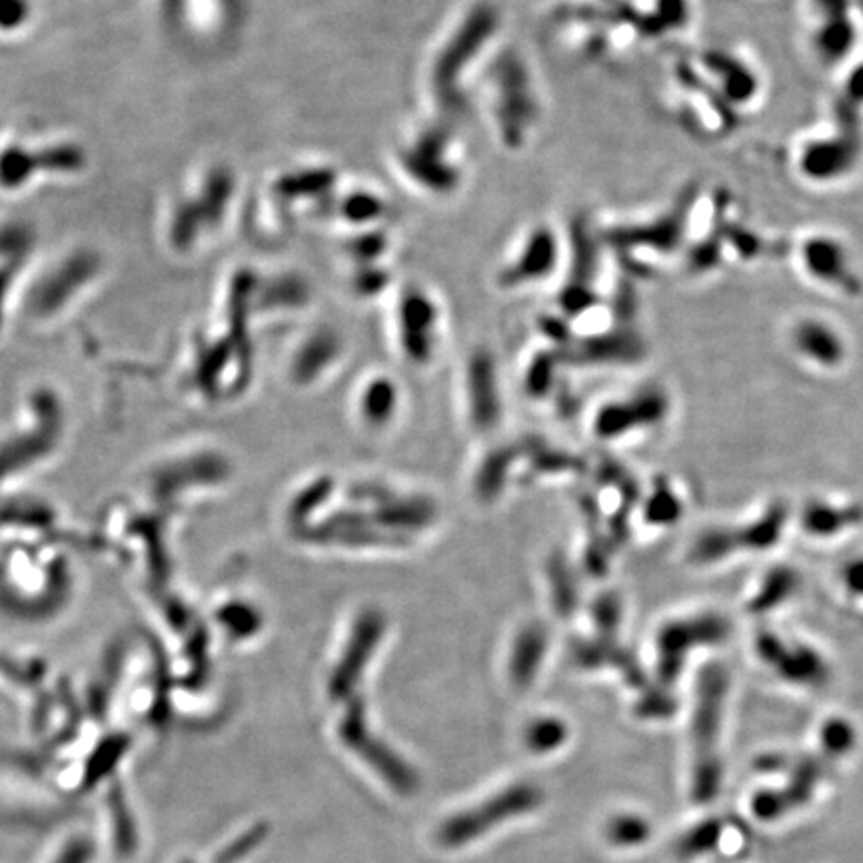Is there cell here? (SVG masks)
<instances>
[{"mask_svg": "<svg viewBox=\"0 0 863 863\" xmlns=\"http://www.w3.org/2000/svg\"><path fill=\"white\" fill-rule=\"evenodd\" d=\"M394 406V390L390 382H374L370 390L364 396V412L370 420L382 422L388 418Z\"/></svg>", "mask_w": 863, "mask_h": 863, "instance_id": "obj_20", "label": "cell"}, {"mask_svg": "<svg viewBox=\"0 0 863 863\" xmlns=\"http://www.w3.org/2000/svg\"><path fill=\"white\" fill-rule=\"evenodd\" d=\"M31 0H0V34H19L32 21Z\"/></svg>", "mask_w": 863, "mask_h": 863, "instance_id": "obj_18", "label": "cell"}, {"mask_svg": "<svg viewBox=\"0 0 863 863\" xmlns=\"http://www.w3.org/2000/svg\"><path fill=\"white\" fill-rule=\"evenodd\" d=\"M493 366L488 358L478 356L473 364V398L476 420L488 426L493 424L496 414V400H494Z\"/></svg>", "mask_w": 863, "mask_h": 863, "instance_id": "obj_15", "label": "cell"}, {"mask_svg": "<svg viewBox=\"0 0 863 863\" xmlns=\"http://www.w3.org/2000/svg\"><path fill=\"white\" fill-rule=\"evenodd\" d=\"M802 261L805 271L810 272L813 278L835 286L837 291L852 294L860 286L850 264V254L842 242L832 236L808 238L802 246Z\"/></svg>", "mask_w": 863, "mask_h": 863, "instance_id": "obj_8", "label": "cell"}, {"mask_svg": "<svg viewBox=\"0 0 863 863\" xmlns=\"http://www.w3.org/2000/svg\"><path fill=\"white\" fill-rule=\"evenodd\" d=\"M705 67L720 79L723 94L730 101L745 102L753 99L758 79L753 77V72L743 62L735 61L725 52H710V54H705Z\"/></svg>", "mask_w": 863, "mask_h": 863, "instance_id": "obj_14", "label": "cell"}, {"mask_svg": "<svg viewBox=\"0 0 863 863\" xmlns=\"http://www.w3.org/2000/svg\"><path fill=\"white\" fill-rule=\"evenodd\" d=\"M560 262V242L552 229L534 226L524 232L522 238L514 246L508 261L500 271V282L508 286H518L526 282H536L548 276Z\"/></svg>", "mask_w": 863, "mask_h": 863, "instance_id": "obj_4", "label": "cell"}, {"mask_svg": "<svg viewBox=\"0 0 863 863\" xmlns=\"http://www.w3.org/2000/svg\"><path fill=\"white\" fill-rule=\"evenodd\" d=\"M486 84V102L490 109L494 132L508 151L524 149L540 122V102L532 84V74L516 54H506L496 62Z\"/></svg>", "mask_w": 863, "mask_h": 863, "instance_id": "obj_3", "label": "cell"}, {"mask_svg": "<svg viewBox=\"0 0 863 863\" xmlns=\"http://www.w3.org/2000/svg\"><path fill=\"white\" fill-rule=\"evenodd\" d=\"M336 351V341L331 334H316L314 341L308 342V346L302 351L296 362V372L301 378H312L316 372L321 370L326 362L331 361Z\"/></svg>", "mask_w": 863, "mask_h": 863, "instance_id": "obj_17", "label": "cell"}, {"mask_svg": "<svg viewBox=\"0 0 863 863\" xmlns=\"http://www.w3.org/2000/svg\"><path fill=\"white\" fill-rule=\"evenodd\" d=\"M500 17L490 2H478L463 12L454 22L450 34H446L438 49L430 57L426 69V94L434 106V114L443 121L463 116L466 97L460 91L464 72L470 69L484 47L498 31Z\"/></svg>", "mask_w": 863, "mask_h": 863, "instance_id": "obj_1", "label": "cell"}, {"mask_svg": "<svg viewBox=\"0 0 863 863\" xmlns=\"http://www.w3.org/2000/svg\"><path fill=\"white\" fill-rule=\"evenodd\" d=\"M536 802V795L530 790H516L508 792L498 802L486 805L483 810L468 813L463 820H454L450 825H446L443 832V840L446 843L466 842L474 837L478 830H484L486 825L494 822H500L508 813L522 812Z\"/></svg>", "mask_w": 863, "mask_h": 863, "instance_id": "obj_11", "label": "cell"}, {"mask_svg": "<svg viewBox=\"0 0 863 863\" xmlns=\"http://www.w3.org/2000/svg\"><path fill=\"white\" fill-rule=\"evenodd\" d=\"M443 119L408 134L394 152L402 179L426 196L446 199L460 189L463 169L456 159V142Z\"/></svg>", "mask_w": 863, "mask_h": 863, "instance_id": "obj_2", "label": "cell"}, {"mask_svg": "<svg viewBox=\"0 0 863 863\" xmlns=\"http://www.w3.org/2000/svg\"><path fill=\"white\" fill-rule=\"evenodd\" d=\"M380 620L374 613H368V616L362 618L361 622H358V630L354 633V642L351 643L346 658H344V662L338 668V673L334 676L332 692L342 696L351 688V683L356 682V678L361 676L362 666L366 662V656L372 652L374 643L380 636Z\"/></svg>", "mask_w": 863, "mask_h": 863, "instance_id": "obj_13", "label": "cell"}, {"mask_svg": "<svg viewBox=\"0 0 863 863\" xmlns=\"http://www.w3.org/2000/svg\"><path fill=\"white\" fill-rule=\"evenodd\" d=\"M398 318L402 321V338L404 348L414 361H424L430 354V332L434 334L436 308L434 302L416 288H410L402 296Z\"/></svg>", "mask_w": 863, "mask_h": 863, "instance_id": "obj_9", "label": "cell"}, {"mask_svg": "<svg viewBox=\"0 0 863 863\" xmlns=\"http://www.w3.org/2000/svg\"><path fill=\"white\" fill-rule=\"evenodd\" d=\"M692 209V194L683 196L670 214L660 216L640 229H613L606 232V242L610 241L618 248H650V251H673L682 242L683 222Z\"/></svg>", "mask_w": 863, "mask_h": 863, "instance_id": "obj_7", "label": "cell"}, {"mask_svg": "<svg viewBox=\"0 0 863 863\" xmlns=\"http://www.w3.org/2000/svg\"><path fill=\"white\" fill-rule=\"evenodd\" d=\"M793 344L808 361L822 366H835L845 356L840 334L820 321L800 322L793 331Z\"/></svg>", "mask_w": 863, "mask_h": 863, "instance_id": "obj_12", "label": "cell"}, {"mask_svg": "<svg viewBox=\"0 0 863 863\" xmlns=\"http://www.w3.org/2000/svg\"><path fill=\"white\" fill-rule=\"evenodd\" d=\"M39 161L61 162L74 172H79L84 164L82 151L74 146H51L49 151L32 152L27 142H4L0 146V189L12 191L22 189L32 181L31 174L41 169Z\"/></svg>", "mask_w": 863, "mask_h": 863, "instance_id": "obj_6", "label": "cell"}, {"mask_svg": "<svg viewBox=\"0 0 863 863\" xmlns=\"http://www.w3.org/2000/svg\"><path fill=\"white\" fill-rule=\"evenodd\" d=\"M725 623L718 618H702L696 622L676 623L660 638L662 673L666 678H676L680 673V660L686 650L696 643L718 642L722 638Z\"/></svg>", "mask_w": 863, "mask_h": 863, "instance_id": "obj_10", "label": "cell"}, {"mask_svg": "<svg viewBox=\"0 0 863 863\" xmlns=\"http://www.w3.org/2000/svg\"><path fill=\"white\" fill-rule=\"evenodd\" d=\"M562 725L554 722L538 723L530 733V743L538 750H548L554 748L556 743L562 742Z\"/></svg>", "mask_w": 863, "mask_h": 863, "instance_id": "obj_21", "label": "cell"}, {"mask_svg": "<svg viewBox=\"0 0 863 863\" xmlns=\"http://www.w3.org/2000/svg\"><path fill=\"white\" fill-rule=\"evenodd\" d=\"M544 648V636L538 630H528L522 633L518 648H516V658H514V676L518 682H528L534 676L536 666L540 662V653Z\"/></svg>", "mask_w": 863, "mask_h": 863, "instance_id": "obj_16", "label": "cell"}, {"mask_svg": "<svg viewBox=\"0 0 863 863\" xmlns=\"http://www.w3.org/2000/svg\"><path fill=\"white\" fill-rule=\"evenodd\" d=\"M862 152L857 132L840 131L837 136L810 142L800 154V169L812 181H837L857 166Z\"/></svg>", "mask_w": 863, "mask_h": 863, "instance_id": "obj_5", "label": "cell"}, {"mask_svg": "<svg viewBox=\"0 0 863 863\" xmlns=\"http://www.w3.org/2000/svg\"><path fill=\"white\" fill-rule=\"evenodd\" d=\"M845 583L852 588L853 593H863V562L852 564L845 570Z\"/></svg>", "mask_w": 863, "mask_h": 863, "instance_id": "obj_22", "label": "cell"}, {"mask_svg": "<svg viewBox=\"0 0 863 863\" xmlns=\"http://www.w3.org/2000/svg\"><path fill=\"white\" fill-rule=\"evenodd\" d=\"M852 510L840 512L832 506H818L813 504L805 516L808 530L813 534H832L840 528V522H852Z\"/></svg>", "mask_w": 863, "mask_h": 863, "instance_id": "obj_19", "label": "cell"}]
</instances>
